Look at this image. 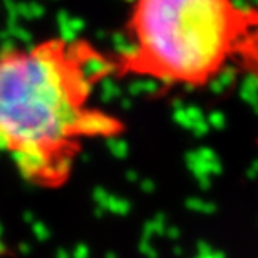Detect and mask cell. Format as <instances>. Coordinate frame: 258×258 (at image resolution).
<instances>
[{
    "label": "cell",
    "instance_id": "6da1fadb",
    "mask_svg": "<svg viewBox=\"0 0 258 258\" xmlns=\"http://www.w3.org/2000/svg\"><path fill=\"white\" fill-rule=\"evenodd\" d=\"M112 74L111 55L86 39L47 37L0 50V154L37 186H59L86 139L117 121L91 104Z\"/></svg>",
    "mask_w": 258,
    "mask_h": 258
},
{
    "label": "cell",
    "instance_id": "7a4b0ae2",
    "mask_svg": "<svg viewBox=\"0 0 258 258\" xmlns=\"http://www.w3.org/2000/svg\"><path fill=\"white\" fill-rule=\"evenodd\" d=\"M246 7L236 0H133L112 74L201 87L233 62Z\"/></svg>",
    "mask_w": 258,
    "mask_h": 258
},
{
    "label": "cell",
    "instance_id": "3957f363",
    "mask_svg": "<svg viewBox=\"0 0 258 258\" xmlns=\"http://www.w3.org/2000/svg\"><path fill=\"white\" fill-rule=\"evenodd\" d=\"M233 62H238L246 74L258 81V5L246 7L243 32L236 45Z\"/></svg>",
    "mask_w": 258,
    "mask_h": 258
}]
</instances>
